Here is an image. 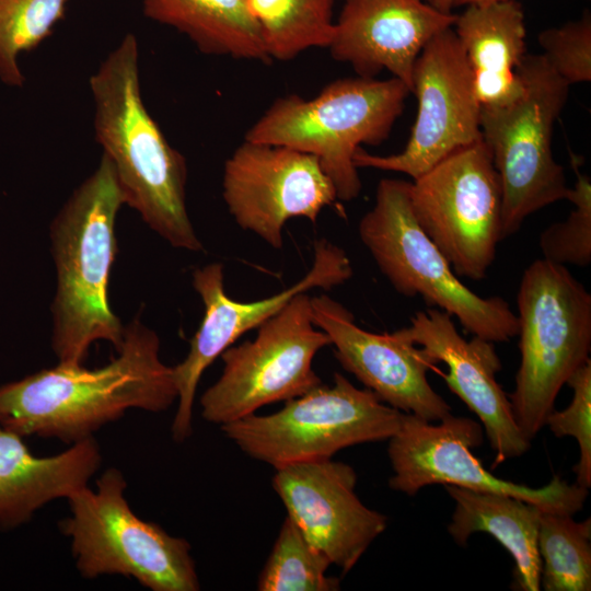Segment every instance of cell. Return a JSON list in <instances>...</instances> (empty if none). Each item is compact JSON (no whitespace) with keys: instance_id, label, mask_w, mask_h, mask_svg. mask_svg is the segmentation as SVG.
I'll use <instances>...</instances> for the list:
<instances>
[{"instance_id":"26","label":"cell","mask_w":591,"mask_h":591,"mask_svg":"<svg viewBox=\"0 0 591 591\" xmlns=\"http://www.w3.org/2000/svg\"><path fill=\"white\" fill-rule=\"evenodd\" d=\"M331 561L287 515L259 573V591H336L339 579L326 575Z\"/></svg>"},{"instance_id":"2","label":"cell","mask_w":591,"mask_h":591,"mask_svg":"<svg viewBox=\"0 0 591 591\" xmlns=\"http://www.w3.org/2000/svg\"><path fill=\"white\" fill-rule=\"evenodd\" d=\"M89 85L95 139L114 167L125 204L173 247L202 251L186 207V161L144 105L134 34L105 57Z\"/></svg>"},{"instance_id":"4","label":"cell","mask_w":591,"mask_h":591,"mask_svg":"<svg viewBox=\"0 0 591 591\" xmlns=\"http://www.w3.org/2000/svg\"><path fill=\"white\" fill-rule=\"evenodd\" d=\"M409 93L394 77L339 79L313 99L291 94L276 100L244 139L315 155L333 182L337 199L350 201L361 192L354 162L357 150L360 144L378 146L389 137Z\"/></svg>"},{"instance_id":"11","label":"cell","mask_w":591,"mask_h":591,"mask_svg":"<svg viewBox=\"0 0 591 591\" xmlns=\"http://www.w3.org/2000/svg\"><path fill=\"white\" fill-rule=\"evenodd\" d=\"M414 216L457 277L485 278L501 239L502 190L484 140L409 182Z\"/></svg>"},{"instance_id":"7","label":"cell","mask_w":591,"mask_h":591,"mask_svg":"<svg viewBox=\"0 0 591 591\" xmlns=\"http://www.w3.org/2000/svg\"><path fill=\"white\" fill-rule=\"evenodd\" d=\"M523 92L512 103L480 108V130L502 190L501 239L524 220L567 198L564 167L553 155L552 139L569 96V84L543 54H526L517 70Z\"/></svg>"},{"instance_id":"3","label":"cell","mask_w":591,"mask_h":591,"mask_svg":"<svg viewBox=\"0 0 591 591\" xmlns=\"http://www.w3.org/2000/svg\"><path fill=\"white\" fill-rule=\"evenodd\" d=\"M126 205L109 160L71 194L49 233L56 269L51 303V347L59 362L84 364L97 340L119 349L125 326L109 302V279L117 253L115 223Z\"/></svg>"},{"instance_id":"20","label":"cell","mask_w":591,"mask_h":591,"mask_svg":"<svg viewBox=\"0 0 591 591\" xmlns=\"http://www.w3.org/2000/svg\"><path fill=\"white\" fill-rule=\"evenodd\" d=\"M102 462L93 437L53 456H36L23 437L0 426V529L27 522L47 502L88 486Z\"/></svg>"},{"instance_id":"8","label":"cell","mask_w":591,"mask_h":591,"mask_svg":"<svg viewBox=\"0 0 591 591\" xmlns=\"http://www.w3.org/2000/svg\"><path fill=\"white\" fill-rule=\"evenodd\" d=\"M117 468L68 498L70 515L60 529L71 542L76 567L85 579L121 575L152 591L200 589L190 544L135 514Z\"/></svg>"},{"instance_id":"14","label":"cell","mask_w":591,"mask_h":591,"mask_svg":"<svg viewBox=\"0 0 591 591\" xmlns=\"http://www.w3.org/2000/svg\"><path fill=\"white\" fill-rule=\"evenodd\" d=\"M352 277L346 252L321 239L314 244L310 270L294 285L252 302L231 299L224 290L223 266L211 263L193 273V286L204 303L201 323L189 343L183 361L173 367L177 409L171 431L177 442L190 437L196 390L205 370L243 334L257 328L279 312L296 294L314 288L331 289Z\"/></svg>"},{"instance_id":"32","label":"cell","mask_w":591,"mask_h":591,"mask_svg":"<svg viewBox=\"0 0 591 591\" xmlns=\"http://www.w3.org/2000/svg\"><path fill=\"white\" fill-rule=\"evenodd\" d=\"M487 1H501V0H459V5H467L472 3L487 2Z\"/></svg>"},{"instance_id":"25","label":"cell","mask_w":591,"mask_h":591,"mask_svg":"<svg viewBox=\"0 0 591 591\" xmlns=\"http://www.w3.org/2000/svg\"><path fill=\"white\" fill-rule=\"evenodd\" d=\"M590 540V518L577 522L569 514L542 513L537 551L545 591L591 590Z\"/></svg>"},{"instance_id":"1","label":"cell","mask_w":591,"mask_h":591,"mask_svg":"<svg viewBox=\"0 0 591 591\" xmlns=\"http://www.w3.org/2000/svg\"><path fill=\"white\" fill-rule=\"evenodd\" d=\"M117 352L95 369L59 362L0 385V426L23 438L74 443L130 408L161 413L177 401L173 367L160 358L159 336L138 317L125 326Z\"/></svg>"},{"instance_id":"15","label":"cell","mask_w":591,"mask_h":591,"mask_svg":"<svg viewBox=\"0 0 591 591\" xmlns=\"http://www.w3.org/2000/svg\"><path fill=\"white\" fill-rule=\"evenodd\" d=\"M222 197L240 228L279 250L288 220L315 223L337 194L315 155L244 139L224 163Z\"/></svg>"},{"instance_id":"6","label":"cell","mask_w":591,"mask_h":591,"mask_svg":"<svg viewBox=\"0 0 591 591\" xmlns=\"http://www.w3.org/2000/svg\"><path fill=\"white\" fill-rule=\"evenodd\" d=\"M361 242L381 273L402 296H419L454 316L474 336L506 343L519 333L517 314L500 297L468 289L419 227L409 200V182L382 178L373 207L358 225Z\"/></svg>"},{"instance_id":"5","label":"cell","mask_w":591,"mask_h":591,"mask_svg":"<svg viewBox=\"0 0 591 591\" xmlns=\"http://www.w3.org/2000/svg\"><path fill=\"white\" fill-rule=\"evenodd\" d=\"M521 361L509 395L514 420L531 441L556 397L591 350V294L566 266L536 259L517 294Z\"/></svg>"},{"instance_id":"21","label":"cell","mask_w":591,"mask_h":591,"mask_svg":"<svg viewBox=\"0 0 591 591\" xmlns=\"http://www.w3.org/2000/svg\"><path fill=\"white\" fill-rule=\"evenodd\" d=\"M453 31L471 68L480 108L506 106L523 92L517 72L526 55L522 7L515 0L467 4Z\"/></svg>"},{"instance_id":"28","label":"cell","mask_w":591,"mask_h":591,"mask_svg":"<svg viewBox=\"0 0 591 591\" xmlns=\"http://www.w3.org/2000/svg\"><path fill=\"white\" fill-rule=\"evenodd\" d=\"M571 165L577 179L566 199L575 208L566 220L541 233L538 246L548 262L584 267L591 263V182L581 173L579 158L572 153Z\"/></svg>"},{"instance_id":"12","label":"cell","mask_w":591,"mask_h":591,"mask_svg":"<svg viewBox=\"0 0 591 591\" xmlns=\"http://www.w3.org/2000/svg\"><path fill=\"white\" fill-rule=\"evenodd\" d=\"M479 422L451 414L438 425L403 413L399 426L389 439L387 454L393 470L389 485L413 496L433 484L453 485L480 493L515 497L546 512L573 515L580 511L588 489L569 484L559 475L543 487L532 488L496 477L472 453L483 442Z\"/></svg>"},{"instance_id":"29","label":"cell","mask_w":591,"mask_h":591,"mask_svg":"<svg viewBox=\"0 0 591 591\" xmlns=\"http://www.w3.org/2000/svg\"><path fill=\"white\" fill-rule=\"evenodd\" d=\"M573 391L570 404L563 410H553L546 425L557 438L566 436L577 440L579 460L573 467L576 484L591 486V359L580 367L566 383Z\"/></svg>"},{"instance_id":"24","label":"cell","mask_w":591,"mask_h":591,"mask_svg":"<svg viewBox=\"0 0 591 591\" xmlns=\"http://www.w3.org/2000/svg\"><path fill=\"white\" fill-rule=\"evenodd\" d=\"M334 0H247L271 59L290 60L310 48H327Z\"/></svg>"},{"instance_id":"22","label":"cell","mask_w":591,"mask_h":591,"mask_svg":"<svg viewBox=\"0 0 591 591\" xmlns=\"http://www.w3.org/2000/svg\"><path fill=\"white\" fill-rule=\"evenodd\" d=\"M455 506L448 532L459 545L476 532L494 536L512 556L513 587L522 591L541 589L537 534L544 510L515 497L480 493L444 485Z\"/></svg>"},{"instance_id":"9","label":"cell","mask_w":591,"mask_h":591,"mask_svg":"<svg viewBox=\"0 0 591 591\" xmlns=\"http://www.w3.org/2000/svg\"><path fill=\"white\" fill-rule=\"evenodd\" d=\"M402 415L371 390L359 389L335 373L332 384L322 382L274 414L254 413L220 428L250 457L277 468L329 459L356 444L389 440Z\"/></svg>"},{"instance_id":"30","label":"cell","mask_w":591,"mask_h":591,"mask_svg":"<svg viewBox=\"0 0 591 591\" xmlns=\"http://www.w3.org/2000/svg\"><path fill=\"white\" fill-rule=\"evenodd\" d=\"M538 43L555 72L569 85L591 80V13L542 31Z\"/></svg>"},{"instance_id":"17","label":"cell","mask_w":591,"mask_h":591,"mask_svg":"<svg viewBox=\"0 0 591 591\" xmlns=\"http://www.w3.org/2000/svg\"><path fill=\"white\" fill-rule=\"evenodd\" d=\"M311 309L341 367L382 402L431 422L451 414L427 379L436 363L403 328L383 334L362 329L350 311L326 294L311 297Z\"/></svg>"},{"instance_id":"19","label":"cell","mask_w":591,"mask_h":591,"mask_svg":"<svg viewBox=\"0 0 591 591\" xmlns=\"http://www.w3.org/2000/svg\"><path fill=\"white\" fill-rule=\"evenodd\" d=\"M454 13H443L422 0H345L328 49L359 77L382 70L413 91L416 59L428 42L452 27Z\"/></svg>"},{"instance_id":"16","label":"cell","mask_w":591,"mask_h":591,"mask_svg":"<svg viewBox=\"0 0 591 591\" xmlns=\"http://www.w3.org/2000/svg\"><path fill=\"white\" fill-rule=\"evenodd\" d=\"M273 487L287 515L332 565L348 572L384 532L387 518L364 506L355 493L357 474L329 459L275 468Z\"/></svg>"},{"instance_id":"23","label":"cell","mask_w":591,"mask_h":591,"mask_svg":"<svg viewBox=\"0 0 591 591\" xmlns=\"http://www.w3.org/2000/svg\"><path fill=\"white\" fill-rule=\"evenodd\" d=\"M143 14L186 35L204 54L269 62L247 0H142Z\"/></svg>"},{"instance_id":"10","label":"cell","mask_w":591,"mask_h":591,"mask_svg":"<svg viewBox=\"0 0 591 591\" xmlns=\"http://www.w3.org/2000/svg\"><path fill=\"white\" fill-rule=\"evenodd\" d=\"M328 345L327 334L313 323L311 297L296 294L257 327L253 340L221 354V375L200 397L202 418L221 427L303 395L322 383L313 360Z\"/></svg>"},{"instance_id":"31","label":"cell","mask_w":591,"mask_h":591,"mask_svg":"<svg viewBox=\"0 0 591 591\" xmlns=\"http://www.w3.org/2000/svg\"><path fill=\"white\" fill-rule=\"evenodd\" d=\"M440 12L452 13L453 8L459 5V0H422Z\"/></svg>"},{"instance_id":"13","label":"cell","mask_w":591,"mask_h":591,"mask_svg":"<svg viewBox=\"0 0 591 591\" xmlns=\"http://www.w3.org/2000/svg\"><path fill=\"white\" fill-rule=\"evenodd\" d=\"M417 116L403 151L375 155L359 148L355 165L419 177L453 152L483 139L474 79L453 26L433 36L416 59Z\"/></svg>"},{"instance_id":"18","label":"cell","mask_w":591,"mask_h":591,"mask_svg":"<svg viewBox=\"0 0 591 591\" xmlns=\"http://www.w3.org/2000/svg\"><path fill=\"white\" fill-rule=\"evenodd\" d=\"M408 327V338L430 359L448 367V387L478 417L495 452L494 467L521 456L531 447L518 427L509 397L496 380L501 369L493 341L473 335L465 339L452 316L436 308L418 311Z\"/></svg>"},{"instance_id":"27","label":"cell","mask_w":591,"mask_h":591,"mask_svg":"<svg viewBox=\"0 0 591 591\" xmlns=\"http://www.w3.org/2000/svg\"><path fill=\"white\" fill-rule=\"evenodd\" d=\"M68 0H0V80L22 86L19 57L42 44L63 18Z\"/></svg>"}]
</instances>
